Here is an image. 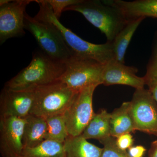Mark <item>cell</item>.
Wrapping results in <instances>:
<instances>
[{
	"instance_id": "obj_1",
	"label": "cell",
	"mask_w": 157,
	"mask_h": 157,
	"mask_svg": "<svg viewBox=\"0 0 157 157\" xmlns=\"http://www.w3.org/2000/svg\"><path fill=\"white\" fill-rule=\"evenodd\" d=\"M39 7L35 18L47 24L56 31L73 56L92 59L105 64L114 59L112 42L96 44L83 40L60 22L46 0H36Z\"/></svg>"
},
{
	"instance_id": "obj_2",
	"label": "cell",
	"mask_w": 157,
	"mask_h": 157,
	"mask_svg": "<svg viewBox=\"0 0 157 157\" xmlns=\"http://www.w3.org/2000/svg\"><path fill=\"white\" fill-rule=\"evenodd\" d=\"M66 62L57 60L42 51H36L29 64L5 83L4 87L15 91L34 90L59 81L64 73Z\"/></svg>"
},
{
	"instance_id": "obj_3",
	"label": "cell",
	"mask_w": 157,
	"mask_h": 157,
	"mask_svg": "<svg viewBox=\"0 0 157 157\" xmlns=\"http://www.w3.org/2000/svg\"><path fill=\"white\" fill-rule=\"evenodd\" d=\"M67 11L81 13L105 35L107 42H113L128 22L111 0H82L80 3L67 8L64 11Z\"/></svg>"
},
{
	"instance_id": "obj_4",
	"label": "cell",
	"mask_w": 157,
	"mask_h": 157,
	"mask_svg": "<svg viewBox=\"0 0 157 157\" xmlns=\"http://www.w3.org/2000/svg\"><path fill=\"white\" fill-rule=\"evenodd\" d=\"M34 91L30 114L45 119L63 114L78 93L60 81L37 88Z\"/></svg>"
},
{
	"instance_id": "obj_5",
	"label": "cell",
	"mask_w": 157,
	"mask_h": 157,
	"mask_svg": "<svg viewBox=\"0 0 157 157\" xmlns=\"http://www.w3.org/2000/svg\"><path fill=\"white\" fill-rule=\"evenodd\" d=\"M104 65L92 59L72 56L66 62L59 81L76 92L94 84H102Z\"/></svg>"
},
{
	"instance_id": "obj_6",
	"label": "cell",
	"mask_w": 157,
	"mask_h": 157,
	"mask_svg": "<svg viewBox=\"0 0 157 157\" xmlns=\"http://www.w3.org/2000/svg\"><path fill=\"white\" fill-rule=\"evenodd\" d=\"M25 28L33 36L41 50L52 58L67 62L73 54L59 34L47 24L25 13Z\"/></svg>"
},
{
	"instance_id": "obj_7",
	"label": "cell",
	"mask_w": 157,
	"mask_h": 157,
	"mask_svg": "<svg viewBox=\"0 0 157 157\" xmlns=\"http://www.w3.org/2000/svg\"><path fill=\"white\" fill-rule=\"evenodd\" d=\"M98 86L92 85L78 92L63 113L70 136L76 137L81 135L95 114L93 109V95Z\"/></svg>"
},
{
	"instance_id": "obj_8",
	"label": "cell",
	"mask_w": 157,
	"mask_h": 157,
	"mask_svg": "<svg viewBox=\"0 0 157 157\" xmlns=\"http://www.w3.org/2000/svg\"><path fill=\"white\" fill-rule=\"evenodd\" d=\"M130 102L135 131L157 136V104L150 91L136 89Z\"/></svg>"
},
{
	"instance_id": "obj_9",
	"label": "cell",
	"mask_w": 157,
	"mask_h": 157,
	"mask_svg": "<svg viewBox=\"0 0 157 157\" xmlns=\"http://www.w3.org/2000/svg\"><path fill=\"white\" fill-rule=\"evenodd\" d=\"M33 0H16L0 6V44L25 34V9Z\"/></svg>"
},
{
	"instance_id": "obj_10",
	"label": "cell",
	"mask_w": 157,
	"mask_h": 157,
	"mask_svg": "<svg viewBox=\"0 0 157 157\" xmlns=\"http://www.w3.org/2000/svg\"><path fill=\"white\" fill-rule=\"evenodd\" d=\"M25 118L0 117V153L2 157H21Z\"/></svg>"
},
{
	"instance_id": "obj_11",
	"label": "cell",
	"mask_w": 157,
	"mask_h": 157,
	"mask_svg": "<svg viewBox=\"0 0 157 157\" xmlns=\"http://www.w3.org/2000/svg\"><path fill=\"white\" fill-rule=\"evenodd\" d=\"M34 99V90L15 91L4 87L0 95V117L25 118L30 113Z\"/></svg>"
},
{
	"instance_id": "obj_12",
	"label": "cell",
	"mask_w": 157,
	"mask_h": 157,
	"mask_svg": "<svg viewBox=\"0 0 157 157\" xmlns=\"http://www.w3.org/2000/svg\"><path fill=\"white\" fill-rule=\"evenodd\" d=\"M138 70L125 65L114 59L104 65L102 76V84L108 86L123 85L135 88H143L145 85L144 77L137 76Z\"/></svg>"
},
{
	"instance_id": "obj_13",
	"label": "cell",
	"mask_w": 157,
	"mask_h": 157,
	"mask_svg": "<svg viewBox=\"0 0 157 157\" xmlns=\"http://www.w3.org/2000/svg\"><path fill=\"white\" fill-rule=\"evenodd\" d=\"M128 21L140 17L157 18V0H136L127 2L111 0Z\"/></svg>"
},
{
	"instance_id": "obj_14",
	"label": "cell",
	"mask_w": 157,
	"mask_h": 157,
	"mask_svg": "<svg viewBox=\"0 0 157 157\" xmlns=\"http://www.w3.org/2000/svg\"><path fill=\"white\" fill-rule=\"evenodd\" d=\"M23 134L24 147L38 146L45 140L47 123L46 119L30 114L25 118Z\"/></svg>"
},
{
	"instance_id": "obj_15",
	"label": "cell",
	"mask_w": 157,
	"mask_h": 157,
	"mask_svg": "<svg viewBox=\"0 0 157 157\" xmlns=\"http://www.w3.org/2000/svg\"><path fill=\"white\" fill-rule=\"evenodd\" d=\"M109 126L110 136L115 138L135 131L130 112V102H124L110 113Z\"/></svg>"
},
{
	"instance_id": "obj_16",
	"label": "cell",
	"mask_w": 157,
	"mask_h": 157,
	"mask_svg": "<svg viewBox=\"0 0 157 157\" xmlns=\"http://www.w3.org/2000/svg\"><path fill=\"white\" fill-rule=\"evenodd\" d=\"M64 144L66 157H101L103 148L90 143L81 136H69Z\"/></svg>"
},
{
	"instance_id": "obj_17",
	"label": "cell",
	"mask_w": 157,
	"mask_h": 157,
	"mask_svg": "<svg viewBox=\"0 0 157 157\" xmlns=\"http://www.w3.org/2000/svg\"><path fill=\"white\" fill-rule=\"evenodd\" d=\"M110 113L105 109L95 113L80 136L85 139H96L99 141L109 137Z\"/></svg>"
},
{
	"instance_id": "obj_18",
	"label": "cell",
	"mask_w": 157,
	"mask_h": 157,
	"mask_svg": "<svg viewBox=\"0 0 157 157\" xmlns=\"http://www.w3.org/2000/svg\"><path fill=\"white\" fill-rule=\"evenodd\" d=\"M142 17L130 21L117 34L112 42L114 59L124 64L125 55L133 35L142 21Z\"/></svg>"
},
{
	"instance_id": "obj_19",
	"label": "cell",
	"mask_w": 157,
	"mask_h": 157,
	"mask_svg": "<svg viewBox=\"0 0 157 157\" xmlns=\"http://www.w3.org/2000/svg\"><path fill=\"white\" fill-rule=\"evenodd\" d=\"M21 157H66L64 144L45 140L38 146L25 147Z\"/></svg>"
},
{
	"instance_id": "obj_20",
	"label": "cell",
	"mask_w": 157,
	"mask_h": 157,
	"mask_svg": "<svg viewBox=\"0 0 157 157\" xmlns=\"http://www.w3.org/2000/svg\"><path fill=\"white\" fill-rule=\"evenodd\" d=\"M45 119L47 129L45 140H52L64 144L70 135L63 114L52 116Z\"/></svg>"
},
{
	"instance_id": "obj_21",
	"label": "cell",
	"mask_w": 157,
	"mask_h": 157,
	"mask_svg": "<svg viewBox=\"0 0 157 157\" xmlns=\"http://www.w3.org/2000/svg\"><path fill=\"white\" fill-rule=\"evenodd\" d=\"M100 142L104 145L101 157H131L126 151L118 147L115 137L109 136Z\"/></svg>"
},
{
	"instance_id": "obj_22",
	"label": "cell",
	"mask_w": 157,
	"mask_h": 157,
	"mask_svg": "<svg viewBox=\"0 0 157 157\" xmlns=\"http://www.w3.org/2000/svg\"><path fill=\"white\" fill-rule=\"evenodd\" d=\"M56 17L59 19L62 12L70 6L80 3L82 0H46Z\"/></svg>"
},
{
	"instance_id": "obj_23",
	"label": "cell",
	"mask_w": 157,
	"mask_h": 157,
	"mask_svg": "<svg viewBox=\"0 0 157 157\" xmlns=\"http://www.w3.org/2000/svg\"><path fill=\"white\" fill-rule=\"evenodd\" d=\"M144 81L157 79V36L153 53L147 67V72L144 76Z\"/></svg>"
},
{
	"instance_id": "obj_24",
	"label": "cell",
	"mask_w": 157,
	"mask_h": 157,
	"mask_svg": "<svg viewBox=\"0 0 157 157\" xmlns=\"http://www.w3.org/2000/svg\"><path fill=\"white\" fill-rule=\"evenodd\" d=\"M116 144L121 150L126 151L132 147L134 143L133 136L130 133H126L116 138Z\"/></svg>"
},
{
	"instance_id": "obj_25",
	"label": "cell",
	"mask_w": 157,
	"mask_h": 157,
	"mask_svg": "<svg viewBox=\"0 0 157 157\" xmlns=\"http://www.w3.org/2000/svg\"><path fill=\"white\" fill-rule=\"evenodd\" d=\"M146 149L142 145L132 146L128 149L129 155L131 157H143Z\"/></svg>"
},
{
	"instance_id": "obj_26",
	"label": "cell",
	"mask_w": 157,
	"mask_h": 157,
	"mask_svg": "<svg viewBox=\"0 0 157 157\" xmlns=\"http://www.w3.org/2000/svg\"><path fill=\"white\" fill-rule=\"evenodd\" d=\"M145 83L157 104V79L146 80Z\"/></svg>"
},
{
	"instance_id": "obj_27",
	"label": "cell",
	"mask_w": 157,
	"mask_h": 157,
	"mask_svg": "<svg viewBox=\"0 0 157 157\" xmlns=\"http://www.w3.org/2000/svg\"><path fill=\"white\" fill-rule=\"evenodd\" d=\"M148 157H157V140L151 143V147L149 151Z\"/></svg>"
},
{
	"instance_id": "obj_28",
	"label": "cell",
	"mask_w": 157,
	"mask_h": 157,
	"mask_svg": "<svg viewBox=\"0 0 157 157\" xmlns=\"http://www.w3.org/2000/svg\"><path fill=\"white\" fill-rule=\"evenodd\" d=\"M11 1V0H1L0 1V6H3L5 4L10 2Z\"/></svg>"
}]
</instances>
